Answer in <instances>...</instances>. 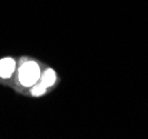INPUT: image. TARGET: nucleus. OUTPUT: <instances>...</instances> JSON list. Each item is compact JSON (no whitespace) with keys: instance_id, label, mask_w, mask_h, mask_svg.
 Masks as SVG:
<instances>
[{"instance_id":"7ed1b4c3","label":"nucleus","mask_w":148,"mask_h":139,"mask_svg":"<svg viewBox=\"0 0 148 139\" xmlns=\"http://www.w3.org/2000/svg\"><path fill=\"white\" fill-rule=\"evenodd\" d=\"M55 80H56V75L52 70H47L46 73H44L42 76V84H44L46 87H49V86H52L55 84Z\"/></svg>"},{"instance_id":"f03ea898","label":"nucleus","mask_w":148,"mask_h":139,"mask_svg":"<svg viewBox=\"0 0 148 139\" xmlns=\"http://www.w3.org/2000/svg\"><path fill=\"white\" fill-rule=\"evenodd\" d=\"M15 61L11 58H5L0 60V77L8 78L15 70Z\"/></svg>"},{"instance_id":"20e7f679","label":"nucleus","mask_w":148,"mask_h":139,"mask_svg":"<svg viewBox=\"0 0 148 139\" xmlns=\"http://www.w3.org/2000/svg\"><path fill=\"white\" fill-rule=\"evenodd\" d=\"M46 86H45L42 82H40V84H38V85H36L35 87L32 88V94L35 96H40L42 95V94H45L46 92Z\"/></svg>"},{"instance_id":"f257e3e1","label":"nucleus","mask_w":148,"mask_h":139,"mask_svg":"<svg viewBox=\"0 0 148 139\" xmlns=\"http://www.w3.org/2000/svg\"><path fill=\"white\" fill-rule=\"evenodd\" d=\"M39 78V67L36 62H26L20 67L19 80L23 86H31L36 84Z\"/></svg>"}]
</instances>
